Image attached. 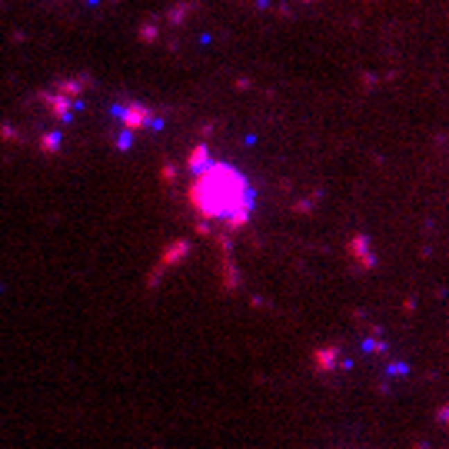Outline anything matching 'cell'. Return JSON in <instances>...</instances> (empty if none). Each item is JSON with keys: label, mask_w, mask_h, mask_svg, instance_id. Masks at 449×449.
<instances>
[{"label": "cell", "mask_w": 449, "mask_h": 449, "mask_svg": "<svg viewBox=\"0 0 449 449\" xmlns=\"http://www.w3.org/2000/svg\"><path fill=\"white\" fill-rule=\"evenodd\" d=\"M190 203L200 216L216 220L230 230H240L253 210V190L236 166L210 160L206 166H200L190 183Z\"/></svg>", "instance_id": "1"}]
</instances>
